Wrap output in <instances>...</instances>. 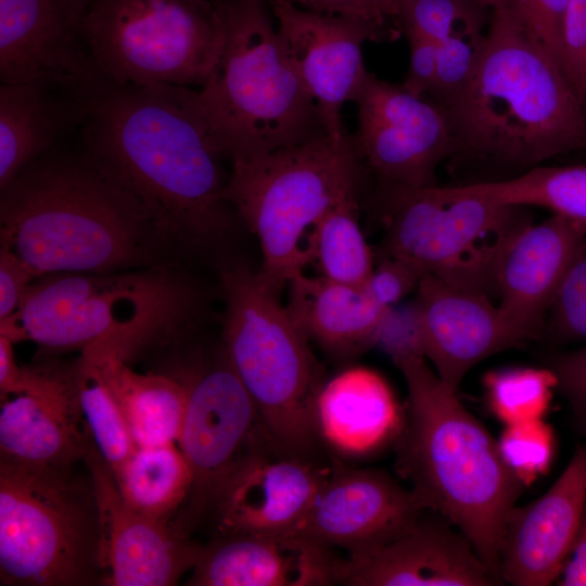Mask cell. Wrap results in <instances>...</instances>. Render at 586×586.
Listing matches in <instances>:
<instances>
[{
    "label": "cell",
    "instance_id": "6da1fadb",
    "mask_svg": "<svg viewBox=\"0 0 586 586\" xmlns=\"http://www.w3.org/2000/svg\"><path fill=\"white\" fill-rule=\"evenodd\" d=\"M80 125L82 153L149 209L170 246L206 247L229 230V158L199 90L105 79Z\"/></svg>",
    "mask_w": 586,
    "mask_h": 586
},
{
    "label": "cell",
    "instance_id": "7a4b0ae2",
    "mask_svg": "<svg viewBox=\"0 0 586 586\" xmlns=\"http://www.w3.org/2000/svg\"><path fill=\"white\" fill-rule=\"evenodd\" d=\"M440 105L457 162L523 173L586 150V103L509 0L492 10L470 78Z\"/></svg>",
    "mask_w": 586,
    "mask_h": 586
},
{
    "label": "cell",
    "instance_id": "3957f363",
    "mask_svg": "<svg viewBox=\"0 0 586 586\" xmlns=\"http://www.w3.org/2000/svg\"><path fill=\"white\" fill-rule=\"evenodd\" d=\"M0 241L37 278L146 268L170 247L149 209L84 153L44 154L1 190Z\"/></svg>",
    "mask_w": 586,
    "mask_h": 586
},
{
    "label": "cell",
    "instance_id": "277c9868",
    "mask_svg": "<svg viewBox=\"0 0 586 586\" xmlns=\"http://www.w3.org/2000/svg\"><path fill=\"white\" fill-rule=\"evenodd\" d=\"M398 369L408 390L398 471L428 510L468 537L500 581L505 520L525 485L504 460L498 442L425 359L408 360Z\"/></svg>",
    "mask_w": 586,
    "mask_h": 586
},
{
    "label": "cell",
    "instance_id": "5b68a950",
    "mask_svg": "<svg viewBox=\"0 0 586 586\" xmlns=\"http://www.w3.org/2000/svg\"><path fill=\"white\" fill-rule=\"evenodd\" d=\"M226 39L199 95L229 162L327 132L260 0H217Z\"/></svg>",
    "mask_w": 586,
    "mask_h": 586
},
{
    "label": "cell",
    "instance_id": "8992f818",
    "mask_svg": "<svg viewBox=\"0 0 586 586\" xmlns=\"http://www.w3.org/2000/svg\"><path fill=\"white\" fill-rule=\"evenodd\" d=\"M195 310V294L162 264L115 272H58L35 279L16 311L0 320L13 343L80 349L106 337L141 346L179 335Z\"/></svg>",
    "mask_w": 586,
    "mask_h": 586
},
{
    "label": "cell",
    "instance_id": "52a82bcc",
    "mask_svg": "<svg viewBox=\"0 0 586 586\" xmlns=\"http://www.w3.org/2000/svg\"><path fill=\"white\" fill-rule=\"evenodd\" d=\"M222 351L275 445L315 456V406L323 383L309 339L262 278L244 266L220 271Z\"/></svg>",
    "mask_w": 586,
    "mask_h": 586
},
{
    "label": "cell",
    "instance_id": "ba28073f",
    "mask_svg": "<svg viewBox=\"0 0 586 586\" xmlns=\"http://www.w3.org/2000/svg\"><path fill=\"white\" fill-rule=\"evenodd\" d=\"M359 161L353 137L324 132L230 163L225 199L257 237L258 272L277 293L309 264L304 237L357 187Z\"/></svg>",
    "mask_w": 586,
    "mask_h": 586
},
{
    "label": "cell",
    "instance_id": "9c48e42d",
    "mask_svg": "<svg viewBox=\"0 0 586 586\" xmlns=\"http://www.w3.org/2000/svg\"><path fill=\"white\" fill-rule=\"evenodd\" d=\"M0 459V584H103L93 480Z\"/></svg>",
    "mask_w": 586,
    "mask_h": 586
},
{
    "label": "cell",
    "instance_id": "30bf717a",
    "mask_svg": "<svg viewBox=\"0 0 586 586\" xmlns=\"http://www.w3.org/2000/svg\"><path fill=\"white\" fill-rule=\"evenodd\" d=\"M382 186L386 232L380 256L409 259L445 283L491 298L513 240L531 221L524 207L458 186Z\"/></svg>",
    "mask_w": 586,
    "mask_h": 586
},
{
    "label": "cell",
    "instance_id": "8fae6325",
    "mask_svg": "<svg viewBox=\"0 0 586 586\" xmlns=\"http://www.w3.org/2000/svg\"><path fill=\"white\" fill-rule=\"evenodd\" d=\"M80 36L106 80L201 88L226 26L217 0H90Z\"/></svg>",
    "mask_w": 586,
    "mask_h": 586
},
{
    "label": "cell",
    "instance_id": "7c38bea8",
    "mask_svg": "<svg viewBox=\"0 0 586 586\" xmlns=\"http://www.w3.org/2000/svg\"><path fill=\"white\" fill-rule=\"evenodd\" d=\"M183 381L188 397L178 446L191 468L192 486L177 525L189 533L208 515L240 461L257 447L275 443L224 351Z\"/></svg>",
    "mask_w": 586,
    "mask_h": 586
},
{
    "label": "cell",
    "instance_id": "4fadbf2b",
    "mask_svg": "<svg viewBox=\"0 0 586 586\" xmlns=\"http://www.w3.org/2000/svg\"><path fill=\"white\" fill-rule=\"evenodd\" d=\"M358 156L381 184L435 187V171L449 157L451 137L446 114L426 101L368 73L354 101Z\"/></svg>",
    "mask_w": 586,
    "mask_h": 586
},
{
    "label": "cell",
    "instance_id": "5bb4252c",
    "mask_svg": "<svg viewBox=\"0 0 586 586\" xmlns=\"http://www.w3.org/2000/svg\"><path fill=\"white\" fill-rule=\"evenodd\" d=\"M425 510L409 487L384 471L333 464L293 534L358 559L396 537Z\"/></svg>",
    "mask_w": 586,
    "mask_h": 586
},
{
    "label": "cell",
    "instance_id": "9a60e30c",
    "mask_svg": "<svg viewBox=\"0 0 586 586\" xmlns=\"http://www.w3.org/2000/svg\"><path fill=\"white\" fill-rule=\"evenodd\" d=\"M331 466L269 443L247 454L228 476L212 508L216 536L293 534Z\"/></svg>",
    "mask_w": 586,
    "mask_h": 586
},
{
    "label": "cell",
    "instance_id": "2e32d148",
    "mask_svg": "<svg viewBox=\"0 0 586 586\" xmlns=\"http://www.w3.org/2000/svg\"><path fill=\"white\" fill-rule=\"evenodd\" d=\"M283 48L317 104L324 130L346 135L341 109L355 101L368 75L362 44L383 36L361 21L307 10L290 2L269 3Z\"/></svg>",
    "mask_w": 586,
    "mask_h": 586
},
{
    "label": "cell",
    "instance_id": "e0dca14e",
    "mask_svg": "<svg viewBox=\"0 0 586 586\" xmlns=\"http://www.w3.org/2000/svg\"><path fill=\"white\" fill-rule=\"evenodd\" d=\"M84 461L93 480L100 511L103 585L169 586L193 569L201 545L174 523L149 518L129 507L93 444Z\"/></svg>",
    "mask_w": 586,
    "mask_h": 586
},
{
    "label": "cell",
    "instance_id": "ac0fdd59",
    "mask_svg": "<svg viewBox=\"0 0 586 586\" xmlns=\"http://www.w3.org/2000/svg\"><path fill=\"white\" fill-rule=\"evenodd\" d=\"M2 84L40 82L89 97L104 80L67 0H0Z\"/></svg>",
    "mask_w": 586,
    "mask_h": 586
},
{
    "label": "cell",
    "instance_id": "d6986e66",
    "mask_svg": "<svg viewBox=\"0 0 586 586\" xmlns=\"http://www.w3.org/2000/svg\"><path fill=\"white\" fill-rule=\"evenodd\" d=\"M91 444L74 367H25L20 386L0 395V459L72 468L85 459Z\"/></svg>",
    "mask_w": 586,
    "mask_h": 586
},
{
    "label": "cell",
    "instance_id": "ffe728a7",
    "mask_svg": "<svg viewBox=\"0 0 586 586\" xmlns=\"http://www.w3.org/2000/svg\"><path fill=\"white\" fill-rule=\"evenodd\" d=\"M339 584L352 586H493L501 582L468 537L445 517L423 511L371 553L343 558Z\"/></svg>",
    "mask_w": 586,
    "mask_h": 586
},
{
    "label": "cell",
    "instance_id": "44dd1931",
    "mask_svg": "<svg viewBox=\"0 0 586 586\" xmlns=\"http://www.w3.org/2000/svg\"><path fill=\"white\" fill-rule=\"evenodd\" d=\"M586 502V444L576 446L551 487L505 520L498 575L513 586L555 583L574 540Z\"/></svg>",
    "mask_w": 586,
    "mask_h": 586
},
{
    "label": "cell",
    "instance_id": "7402d4cb",
    "mask_svg": "<svg viewBox=\"0 0 586 586\" xmlns=\"http://www.w3.org/2000/svg\"><path fill=\"white\" fill-rule=\"evenodd\" d=\"M586 239V222L560 214L525 227L497 273L499 315L521 344L540 337L558 289Z\"/></svg>",
    "mask_w": 586,
    "mask_h": 586
},
{
    "label": "cell",
    "instance_id": "603a6c76",
    "mask_svg": "<svg viewBox=\"0 0 586 586\" xmlns=\"http://www.w3.org/2000/svg\"><path fill=\"white\" fill-rule=\"evenodd\" d=\"M342 560L296 534L215 536L201 547L187 585L326 586L339 584Z\"/></svg>",
    "mask_w": 586,
    "mask_h": 586
},
{
    "label": "cell",
    "instance_id": "cb8c5ba5",
    "mask_svg": "<svg viewBox=\"0 0 586 586\" xmlns=\"http://www.w3.org/2000/svg\"><path fill=\"white\" fill-rule=\"evenodd\" d=\"M425 356L453 390L487 357L520 346L491 298L456 289L425 272L416 291Z\"/></svg>",
    "mask_w": 586,
    "mask_h": 586
},
{
    "label": "cell",
    "instance_id": "d4e9b609",
    "mask_svg": "<svg viewBox=\"0 0 586 586\" xmlns=\"http://www.w3.org/2000/svg\"><path fill=\"white\" fill-rule=\"evenodd\" d=\"M404 416L377 371L354 366L323 381L316 399L319 443L344 457H364L398 437Z\"/></svg>",
    "mask_w": 586,
    "mask_h": 586
},
{
    "label": "cell",
    "instance_id": "484cf974",
    "mask_svg": "<svg viewBox=\"0 0 586 586\" xmlns=\"http://www.w3.org/2000/svg\"><path fill=\"white\" fill-rule=\"evenodd\" d=\"M136 349L130 341L106 337L85 347L81 354L99 371L138 447L176 444L187 408L186 383L165 374L132 370L126 359Z\"/></svg>",
    "mask_w": 586,
    "mask_h": 586
},
{
    "label": "cell",
    "instance_id": "4316f807",
    "mask_svg": "<svg viewBox=\"0 0 586 586\" xmlns=\"http://www.w3.org/2000/svg\"><path fill=\"white\" fill-rule=\"evenodd\" d=\"M289 286L286 308L309 340L341 357L372 347L377 328L388 308L379 305L364 284L336 282L303 271L291 279Z\"/></svg>",
    "mask_w": 586,
    "mask_h": 586
},
{
    "label": "cell",
    "instance_id": "83f0119b",
    "mask_svg": "<svg viewBox=\"0 0 586 586\" xmlns=\"http://www.w3.org/2000/svg\"><path fill=\"white\" fill-rule=\"evenodd\" d=\"M87 98L40 82L0 86V190L80 124Z\"/></svg>",
    "mask_w": 586,
    "mask_h": 586
},
{
    "label": "cell",
    "instance_id": "f1b7e54d",
    "mask_svg": "<svg viewBox=\"0 0 586 586\" xmlns=\"http://www.w3.org/2000/svg\"><path fill=\"white\" fill-rule=\"evenodd\" d=\"M113 475L129 507L168 523L182 510L192 486L191 468L176 444L137 446Z\"/></svg>",
    "mask_w": 586,
    "mask_h": 586
},
{
    "label": "cell",
    "instance_id": "f546056e",
    "mask_svg": "<svg viewBox=\"0 0 586 586\" xmlns=\"http://www.w3.org/2000/svg\"><path fill=\"white\" fill-rule=\"evenodd\" d=\"M357 187L346 192L315 224L308 234L309 264L319 275L342 283L360 285L374 263L358 221Z\"/></svg>",
    "mask_w": 586,
    "mask_h": 586
},
{
    "label": "cell",
    "instance_id": "4dcf8cb0",
    "mask_svg": "<svg viewBox=\"0 0 586 586\" xmlns=\"http://www.w3.org/2000/svg\"><path fill=\"white\" fill-rule=\"evenodd\" d=\"M74 370L81 417L93 446L115 474L137 445L115 398L90 359L81 354Z\"/></svg>",
    "mask_w": 586,
    "mask_h": 586
},
{
    "label": "cell",
    "instance_id": "1f68e13d",
    "mask_svg": "<svg viewBox=\"0 0 586 586\" xmlns=\"http://www.w3.org/2000/svg\"><path fill=\"white\" fill-rule=\"evenodd\" d=\"M487 404L506 425L543 419L549 409L557 379L550 369L512 367L484 378Z\"/></svg>",
    "mask_w": 586,
    "mask_h": 586
},
{
    "label": "cell",
    "instance_id": "d6a6232c",
    "mask_svg": "<svg viewBox=\"0 0 586 586\" xmlns=\"http://www.w3.org/2000/svg\"><path fill=\"white\" fill-rule=\"evenodd\" d=\"M487 12L471 0H402L396 22L438 43L458 33H483Z\"/></svg>",
    "mask_w": 586,
    "mask_h": 586
},
{
    "label": "cell",
    "instance_id": "836d02e7",
    "mask_svg": "<svg viewBox=\"0 0 586 586\" xmlns=\"http://www.w3.org/2000/svg\"><path fill=\"white\" fill-rule=\"evenodd\" d=\"M525 204L586 222V164L537 166L521 183Z\"/></svg>",
    "mask_w": 586,
    "mask_h": 586
},
{
    "label": "cell",
    "instance_id": "e575fe53",
    "mask_svg": "<svg viewBox=\"0 0 586 586\" xmlns=\"http://www.w3.org/2000/svg\"><path fill=\"white\" fill-rule=\"evenodd\" d=\"M556 443L551 425L536 419L506 425L498 447L506 463L526 486L548 472Z\"/></svg>",
    "mask_w": 586,
    "mask_h": 586
},
{
    "label": "cell",
    "instance_id": "d590c367",
    "mask_svg": "<svg viewBox=\"0 0 586 586\" xmlns=\"http://www.w3.org/2000/svg\"><path fill=\"white\" fill-rule=\"evenodd\" d=\"M383 351L398 368L412 359H426L422 317L417 300L400 302L383 315L372 347Z\"/></svg>",
    "mask_w": 586,
    "mask_h": 586
},
{
    "label": "cell",
    "instance_id": "8d00e7d4",
    "mask_svg": "<svg viewBox=\"0 0 586 586\" xmlns=\"http://www.w3.org/2000/svg\"><path fill=\"white\" fill-rule=\"evenodd\" d=\"M484 37L483 33H458L437 43L436 75L430 93L436 103L448 101L466 85Z\"/></svg>",
    "mask_w": 586,
    "mask_h": 586
},
{
    "label": "cell",
    "instance_id": "74e56055",
    "mask_svg": "<svg viewBox=\"0 0 586 586\" xmlns=\"http://www.w3.org/2000/svg\"><path fill=\"white\" fill-rule=\"evenodd\" d=\"M544 366L556 375L557 391L565 399L573 430L586 438V343L546 353Z\"/></svg>",
    "mask_w": 586,
    "mask_h": 586
},
{
    "label": "cell",
    "instance_id": "f35d334b",
    "mask_svg": "<svg viewBox=\"0 0 586 586\" xmlns=\"http://www.w3.org/2000/svg\"><path fill=\"white\" fill-rule=\"evenodd\" d=\"M424 273L420 266L409 259L380 256L379 264L362 284L379 305L390 308L417 291Z\"/></svg>",
    "mask_w": 586,
    "mask_h": 586
},
{
    "label": "cell",
    "instance_id": "ab89813d",
    "mask_svg": "<svg viewBox=\"0 0 586 586\" xmlns=\"http://www.w3.org/2000/svg\"><path fill=\"white\" fill-rule=\"evenodd\" d=\"M569 1L509 0L512 10L524 27L542 43L563 72L561 26Z\"/></svg>",
    "mask_w": 586,
    "mask_h": 586
},
{
    "label": "cell",
    "instance_id": "60d3db41",
    "mask_svg": "<svg viewBox=\"0 0 586 586\" xmlns=\"http://www.w3.org/2000/svg\"><path fill=\"white\" fill-rule=\"evenodd\" d=\"M563 68L586 103V0H570L562 20Z\"/></svg>",
    "mask_w": 586,
    "mask_h": 586
},
{
    "label": "cell",
    "instance_id": "b9f144b4",
    "mask_svg": "<svg viewBox=\"0 0 586 586\" xmlns=\"http://www.w3.org/2000/svg\"><path fill=\"white\" fill-rule=\"evenodd\" d=\"M266 3L276 1L290 2L301 8L355 18L374 27L384 39L395 37V30L388 27L390 21L383 14L378 0H260Z\"/></svg>",
    "mask_w": 586,
    "mask_h": 586
},
{
    "label": "cell",
    "instance_id": "7bdbcfd3",
    "mask_svg": "<svg viewBox=\"0 0 586 586\" xmlns=\"http://www.w3.org/2000/svg\"><path fill=\"white\" fill-rule=\"evenodd\" d=\"M36 278L24 260L0 246V320L16 311Z\"/></svg>",
    "mask_w": 586,
    "mask_h": 586
},
{
    "label": "cell",
    "instance_id": "ee69618b",
    "mask_svg": "<svg viewBox=\"0 0 586 586\" xmlns=\"http://www.w3.org/2000/svg\"><path fill=\"white\" fill-rule=\"evenodd\" d=\"M410 47L409 67L402 87L417 97L431 93L436 75L437 43L413 31H404Z\"/></svg>",
    "mask_w": 586,
    "mask_h": 586
},
{
    "label": "cell",
    "instance_id": "f6af8a7d",
    "mask_svg": "<svg viewBox=\"0 0 586 586\" xmlns=\"http://www.w3.org/2000/svg\"><path fill=\"white\" fill-rule=\"evenodd\" d=\"M556 584L586 586V502L574 540Z\"/></svg>",
    "mask_w": 586,
    "mask_h": 586
},
{
    "label": "cell",
    "instance_id": "bcb514c9",
    "mask_svg": "<svg viewBox=\"0 0 586 586\" xmlns=\"http://www.w3.org/2000/svg\"><path fill=\"white\" fill-rule=\"evenodd\" d=\"M25 374V367H20L14 357L13 342L0 334V395L18 387Z\"/></svg>",
    "mask_w": 586,
    "mask_h": 586
},
{
    "label": "cell",
    "instance_id": "7dc6e473",
    "mask_svg": "<svg viewBox=\"0 0 586 586\" xmlns=\"http://www.w3.org/2000/svg\"><path fill=\"white\" fill-rule=\"evenodd\" d=\"M380 8L383 14L388 21L394 22V24L399 28L396 22L397 9L402 0H378ZM400 29V28H399Z\"/></svg>",
    "mask_w": 586,
    "mask_h": 586
},
{
    "label": "cell",
    "instance_id": "c3c4849f",
    "mask_svg": "<svg viewBox=\"0 0 586 586\" xmlns=\"http://www.w3.org/2000/svg\"><path fill=\"white\" fill-rule=\"evenodd\" d=\"M67 1L71 4L76 16L79 18L80 23H82L84 15L90 0H67Z\"/></svg>",
    "mask_w": 586,
    "mask_h": 586
},
{
    "label": "cell",
    "instance_id": "681fc988",
    "mask_svg": "<svg viewBox=\"0 0 586 586\" xmlns=\"http://www.w3.org/2000/svg\"><path fill=\"white\" fill-rule=\"evenodd\" d=\"M471 1H473L481 8L492 12L493 9H495L501 3L507 2L508 0H471Z\"/></svg>",
    "mask_w": 586,
    "mask_h": 586
}]
</instances>
